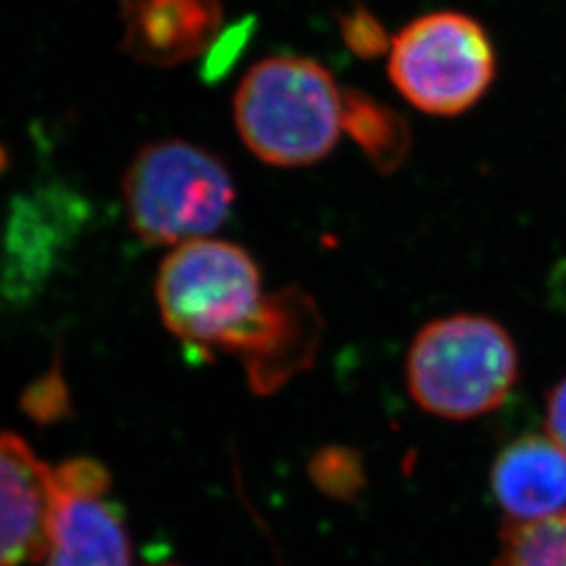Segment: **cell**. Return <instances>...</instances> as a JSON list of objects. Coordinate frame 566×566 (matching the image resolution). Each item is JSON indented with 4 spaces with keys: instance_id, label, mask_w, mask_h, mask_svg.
Returning a JSON list of instances; mask_svg holds the SVG:
<instances>
[{
    "instance_id": "obj_7",
    "label": "cell",
    "mask_w": 566,
    "mask_h": 566,
    "mask_svg": "<svg viewBox=\"0 0 566 566\" xmlns=\"http://www.w3.org/2000/svg\"><path fill=\"white\" fill-rule=\"evenodd\" d=\"M53 468L11 432H0V566L46 556Z\"/></svg>"
},
{
    "instance_id": "obj_10",
    "label": "cell",
    "mask_w": 566,
    "mask_h": 566,
    "mask_svg": "<svg viewBox=\"0 0 566 566\" xmlns=\"http://www.w3.org/2000/svg\"><path fill=\"white\" fill-rule=\"evenodd\" d=\"M343 130L359 145L365 158L382 175L397 172L409 158V122L397 109L364 91H344Z\"/></svg>"
},
{
    "instance_id": "obj_6",
    "label": "cell",
    "mask_w": 566,
    "mask_h": 566,
    "mask_svg": "<svg viewBox=\"0 0 566 566\" xmlns=\"http://www.w3.org/2000/svg\"><path fill=\"white\" fill-rule=\"evenodd\" d=\"M107 489L109 474L95 460L53 468L46 566H130L128 531Z\"/></svg>"
},
{
    "instance_id": "obj_3",
    "label": "cell",
    "mask_w": 566,
    "mask_h": 566,
    "mask_svg": "<svg viewBox=\"0 0 566 566\" xmlns=\"http://www.w3.org/2000/svg\"><path fill=\"white\" fill-rule=\"evenodd\" d=\"M233 112L243 143L259 160L308 166L338 143L343 91L317 61L269 57L245 74Z\"/></svg>"
},
{
    "instance_id": "obj_12",
    "label": "cell",
    "mask_w": 566,
    "mask_h": 566,
    "mask_svg": "<svg viewBox=\"0 0 566 566\" xmlns=\"http://www.w3.org/2000/svg\"><path fill=\"white\" fill-rule=\"evenodd\" d=\"M308 476L319 491L336 500H353L367 481L361 453L353 447L327 446L319 449L308 464Z\"/></svg>"
},
{
    "instance_id": "obj_1",
    "label": "cell",
    "mask_w": 566,
    "mask_h": 566,
    "mask_svg": "<svg viewBox=\"0 0 566 566\" xmlns=\"http://www.w3.org/2000/svg\"><path fill=\"white\" fill-rule=\"evenodd\" d=\"M156 298L185 344L235 355L259 395L311 367L324 336L315 301L296 287L266 294L254 259L235 243L198 240L164 261Z\"/></svg>"
},
{
    "instance_id": "obj_5",
    "label": "cell",
    "mask_w": 566,
    "mask_h": 566,
    "mask_svg": "<svg viewBox=\"0 0 566 566\" xmlns=\"http://www.w3.org/2000/svg\"><path fill=\"white\" fill-rule=\"evenodd\" d=\"M388 76L420 112L458 116L489 91L495 51L479 21L453 11L428 13L392 39Z\"/></svg>"
},
{
    "instance_id": "obj_4",
    "label": "cell",
    "mask_w": 566,
    "mask_h": 566,
    "mask_svg": "<svg viewBox=\"0 0 566 566\" xmlns=\"http://www.w3.org/2000/svg\"><path fill=\"white\" fill-rule=\"evenodd\" d=\"M235 200L231 175L198 145H147L124 177V202L135 233L147 243L208 240L229 219Z\"/></svg>"
},
{
    "instance_id": "obj_14",
    "label": "cell",
    "mask_w": 566,
    "mask_h": 566,
    "mask_svg": "<svg viewBox=\"0 0 566 566\" xmlns=\"http://www.w3.org/2000/svg\"><path fill=\"white\" fill-rule=\"evenodd\" d=\"M254 32H256L254 15H248L242 21H235L233 25L224 28L223 32L217 36V41L212 42L210 49L203 53L202 70H200L203 81L210 84L223 81L242 57Z\"/></svg>"
},
{
    "instance_id": "obj_8",
    "label": "cell",
    "mask_w": 566,
    "mask_h": 566,
    "mask_svg": "<svg viewBox=\"0 0 566 566\" xmlns=\"http://www.w3.org/2000/svg\"><path fill=\"white\" fill-rule=\"evenodd\" d=\"M122 51L175 67L203 55L223 32L221 0H120Z\"/></svg>"
},
{
    "instance_id": "obj_13",
    "label": "cell",
    "mask_w": 566,
    "mask_h": 566,
    "mask_svg": "<svg viewBox=\"0 0 566 566\" xmlns=\"http://www.w3.org/2000/svg\"><path fill=\"white\" fill-rule=\"evenodd\" d=\"M338 23L344 44L359 60H378L392 49V39L388 36L385 23L364 4H353L346 13H340Z\"/></svg>"
},
{
    "instance_id": "obj_9",
    "label": "cell",
    "mask_w": 566,
    "mask_h": 566,
    "mask_svg": "<svg viewBox=\"0 0 566 566\" xmlns=\"http://www.w3.org/2000/svg\"><path fill=\"white\" fill-rule=\"evenodd\" d=\"M495 502L514 523L539 521L566 506V455L544 434L507 443L491 468Z\"/></svg>"
},
{
    "instance_id": "obj_16",
    "label": "cell",
    "mask_w": 566,
    "mask_h": 566,
    "mask_svg": "<svg viewBox=\"0 0 566 566\" xmlns=\"http://www.w3.org/2000/svg\"><path fill=\"white\" fill-rule=\"evenodd\" d=\"M2 164H4V151H2V147H0V168H2Z\"/></svg>"
},
{
    "instance_id": "obj_2",
    "label": "cell",
    "mask_w": 566,
    "mask_h": 566,
    "mask_svg": "<svg viewBox=\"0 0 566 566\" xmlns=\"http://www.w3.org/2000/svg\"><path fill=\"white\" fill-rule=\"evenodd\" d=\"M521 359L510 332L493 317L455 313L426 324L407 353L413 401L446 420L495 411L518 382Z\"/></svg>"
},
{
    "instance_id": "obj_11",
    "label": "cell",
    "mask_w": 566,
    "mask_h": 566,
    "mask_svg": "<svg viewBox=\"0 0 566 566\" xmlns=\"http://www.w3.org/2000/svg\"><path fill=\"white\" fill-rule=\"evenodd\" d=\"M493 566H566V510L539 521H510Z\"/></svg>"
},
{
    "instance_id": "obj_15",
    "label": "cell",
    "mask_w": 566,
    "mask_h": 566,
    "mask_svg": "<svg viewBox=\"0 0 566 566\" xmlns=\"http://www.w3.org/2000/svg\"><path fill=\"white\" fill-rule=\"evenodd\" d=\"M546 430L547 437L560 447L566 455V376L547 392Z\"/></svg>"
}]
</instances>
